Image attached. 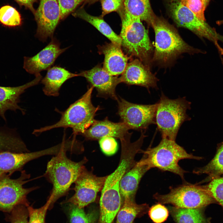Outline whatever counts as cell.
Returning a JSON list of instances; mask_svg holds the SVG:
<instances>
[{
	"instance_id": "d6a6232c",
	"label": "cell",
	"mask_w": 223,
	"mask_h": 223,
	"mask_svg": "<svg viewBox=\"0 0 223 223\" xmlns=\"http://www.w3.org/2000/svg\"><path fill=\"white\" fill-rule=\"evenodd\" d=\"M148 215L151 219L155 223H162L168 217L169 212L167 208L159 203L149 208Z\"/></svg>"
},
{
	"instance_id": "f1b7e54d",
	"label": "cell",
	"mask_w": 223,
	"mask_h": 223,
	"mask_svg": "<svg viewBox=\"0 0 223 223\" xmlns=\"http://www.w3.org/2000/svg\"><path fill=\"white\" fill-rule=\"evenodd\" d=\"M68 204L70 223H95L98 216L96 212L93 211L86 213L83 208H80L72 204Z\"/></svg>"
},
{
	"instance_id": "5b68a950",
	"label": "cell",
	"mask_w": 223,
	"mask_h": 223,
	"mask_svg": "<svg viewBox=\"0 0 223 223\" xmlns=\"http://www.w3.org/2000/svg\"><path fill=\"white\" fill-rule=\"evenodd\" d=\"M121 21V47L130 57L134 56L149 67L152 47L141 20L128 13L124 5L117 12Z\"/></svg>"
},
{
	"instance_id": "836d02e7",
	"label": "cell",
	"mask_w": 223,
	"mask_h": 223,
	"mask_svg": "<svg viewBox=\"0 0 223 223\" xmlns=\"http://www.w3.org/2000/svg\"><path fill=\"white\" fill-rule=\"evenodd\" d=\"M86 0H57L60 11V20L65 19Z\"/></svg>"
},
{
	"instance_id": "44dd1931",
	"label": "cell",
	"mask_w": 223,
	"mask_h": 223,
	"mask_svg": "<svg viewBox=\"0 0 223 223\" xmlns=\"http://www.w3.org/2000/svg\"><path fill=\"white\" fill-rule=\"evenodd\" d=\"M79 76V73H72L65 68L55 66L47 70L46 76L41 80L44 85L43 91L48 96L57 97L63 84L68 79Z\"/></svg>"
},
{
	"instance_id": "e575fe53",
	"label": "cell",
	"mask_w": 223,
	"mask_h": 223,
	"mask_svg": "<svg viewBox=\"0 0 223 223\" xmlns=\"http://www.w3.org/2000/svg\"><path fill=\"white\" fill-rule=\"evenodd\" d=\"M180 1L199 19L205 21L204 12L206 6L202 0H180Z\"/></svg>"
},
{
	"instance_id": "f546056e",
	"label": "cell",
	"mask_w": 223,
	"mask_h": 223,
	"mask_svg": "<svg viewBox=\"0 0 223 223\" xmlns=\"http://www.w3.org/2000/svg\"><path fill=\"white\" fill-rule=\"evenodd\" d=\"M0 22L9 27L20 26L22 19L19 12L13 7L6 5L0 8Z\"/></svg>"
},
{
	"instance_id": "2e32d148",
	"label": "cell",
	"mask_w": 223,
	"mask_h": 223,
	"mask_svg": "<svg viewBox=\"0 0 223 223\" xmlns=\"http://www.w3.org/2000/svg\"><path fill=\"white\" fill-rule=\"evenodd\" d=\"M35 77L33 81L20 86H0V117L6 122L7 121L6 113L8 110L14 112L19 110L23 115L25 114V110L19 105L20 96L27 89L37 85L41 80L42 77L40 74Z\"/></svg>"
},
{
	"instance_id": "1f68e13d",
	"label": "cell",
	"mask_w": 223,
	"mask_h": 223,
	"mask_svg": "<svg viewBox=\"0 0 223 223\" xmlns=\"http://www.w3.org/2000/svg\"><path fill=\"white\" fill-rule=\"evenodd\" d=\"M50 204V202L47 200L43 206L39 208H34L29 205L27 206L29 216L28 223H45L46 213Z\"/></svg>"
},
{
	"instance_id": "8992f818",
	"label": "cell",
	"mask_w": 223,
	"mask_h": 223,
	"mask_svg": "<svg viewBox=\"0 0 223 223\" xmlns=\"http://www.w3.org/2000/svg\"><path fill=\"white\" fill-rule=\"evenodd\" d=\"M94 87L91 86L79 99L71 104L63 112L60 111L59 120L51 125L35 129L33 134H40L59 128L72 129L74 135L83 133L93 124L94 117L99 107L94 106L91 101Z\"/></svg>"
},
{
	"instance_id": "ffe728a7",
	"label": "cell",
	"mask_w": 223,
	"mask_h": 223,
	"mask_svg": "<svg viewBox=\"0 0 223 223\" xmlns=\"http://www.w3.org/2000/svg\"><path fill=\"white\" fill-rule=\"evenodd\" d=\"M98 48L99 53L104 56V69L113 76L121 75L130 57L124 54L121 46L111 42Z\"/></svg>"
},
{
	"instance_id": "7c38bea8",
	"label": "cell",
	"mask_w": 223,
	"mask_h": 223,
	"mask_svg": "<svg viewBox=\"0 0 223 223\" xmlns=\"http://www.w3.org/2000/svg\"><path fill=\"white\" fill-rule=\"evenodd\" d=\"M107 177L97 176L85 167L74 183L75 193L63 203L84 208L94 201L98 193L103 187Z\"/></svg>"
},
{
	"instance_id": "484cf974",
	"label": "cell",
	"mask_w": 223,
	"mask_h": 223,
	"mask_svg": "<svg viewBox=\"0 0 223 223\" xmlns=\"http://www.w3.org/2000/svg\"><path fill=\"white\" fill-rule=\"evenodd\" d=\"M123 5L128 13L145 21L151 26L155 15L152 9L150 0H124Z\"/></svg>"
},
{
	"instance_id": "8fae6325",
	"label": "cell",
	"mask_w": 223,
	"mask_h": 223,
	"mask_svg": "<svg viewBox=\"0 0 223 223\" xmlns=\"http://www.w3.org/2000/svg\"><path fill=\"white\" fill-rule=\"evenodd\" d=\"M117 101L118 114L122 122L129 129L143 131L150 125L155 124L157 103L149 105L135 104L120 97Z\"/></svg>"
},
{
	"instance_id": "d6986e66",
	"label": "cell",
	"mask_w": 223,
	"mask_h": 223,
	"mask_svg": "<svg viewBox=\"0 0 223 223\" xmlns=\"http://www.w3.org/2000/svg\"><path fill=\"white\" fill-rule=\"evenodd\" d=\"M50 153L48 148L33 152H0V176L4 174L11 176L16 171H21L23 167L29 162L42 156L49 155Z\"/></svg>"
},
{
	"instance_id": "b9f144b4",
	"label": "cell",
	"mask_w": 223,
	"mask_h": 223,
	"mask_svg": "<svg viewBox=\"0 0 223 223\" xmlns=\"http://www.w3.org/2000/svg\"></svg>"
},
{
	"instance_id": "ab89813d",
	"label": "cell",
	"mask_w": 223,
	"mask_h": 223,
	"mask_svg": "<svg viewBox=\"0 0 223 223\" xmlns=\"http://www.w3.org/2000/svg\"><path fill=\"white\" fill-rule=\"evenodd\" d=\"M99 0H86L84 3V4H88L89 5H91L98 1Z\"/></svg>"
},
{
	"instance_id": "7402d4cb",
	"label": "cell",
	"mask_w": 223,
	"mask_h": 223,
	"mask_svg": "<svg viewBox=\"0 0 223 223\" xmlns=\"http://www.w3.org/2000/svg\"><path fill=\"white\" fill-rule=\"evenodd\" d=\"M146 165L137 163L129 170L122 177L120 184V192L124 199L134 197L139 182L145 173L148 170Z\"/></svg>"
},
{
	"instance_id": "7a4b0ae2",
	"label": "cell",
	"mask_w": 223,
	"mask_h": 223,
	"mask_svg": "<svg viewBox=\"0 0 223 223\" xmlns=\"http://www.w3.org/2000/svg\"><path fill=\"white\" fill-rule=\"evenodd\" d=\"M68 151L63 150L55 155L48 162L43 176L52 186L47 199L50 203V208L60 198L67 195L71 186L74 183L85 167L88 160L85 157L76 162L66 155Z\"/></svg>"
},
{
	"instance_id": "3957f363",
	"label": "cell",
	"mask_w": 223,
	"mask_h": 223,
	"mask_svg": "<svg viewBox=\"0 0 223 223\" xmlns=\"http://www.w3.org/2000/svg\"><path fill=\"white\" fill-rule=\"evenodd\" d=\"M140 153H143V156L137 162L138 164L147 166L149 169L156 168L170 172L179 176L182 179L186 171L179 165V161L184 159H203L202 157L188 153L175 141L166 138H162L157 146L149 147L145 151L142 150Z\"/></svg>"
},
{
	"instance_id": "52a82bcc",
	"label": "cell",
	"mask_w": 223,
	"mask_h": 223,
	"mask_svg": "<svg viewBox=\"0 0 223 223\" xmlns=\"http://www.w3.org/2000/svg\"><path fill=\"white\" fill-rule=\"evenodd\" d=\"M157 104L155 123L162 138L175 141L181 125L190 119L186 112L191 103L183 97L169 99L162 93Z\"/></svg>"
},
{
	"instance_id": "8d00e7d4",
	"label": "cell",
	"mask_w": 223,
	"mask_h": 223,
	"mask_svg": "<svg viewBox=\"0 0 223 223\" xmlns=\"http://www.w3.org/2000/svg\"><path fill=\"white\" fill-rule=\"evenodd\" d=\"M99 144L105 154L111 155L115 154L118 149V144L115 138L111 137L103 138L99 140Z\"/></svg>"
},
{
	"instance_id": "4fadbf2b",
	"label": "cell",
	"mask_w": 223,
	"mask_h": 223,
	"mask_svg": "<svg viewBox=\"0 0 223 223\" xmlns=\"http://www.w3.org/2000/svg\"><path fill=\"white\" fill-rule=\"evenodd\" d=\"M33 15L37 24L35 37L43 42L49 37H53L60 20L57 0H40L39 6Z\"/></svg>"
},
{
	"instance_id": "4316f807",
	"label": "cell",
	"mask_w": 223,
	"mask_h": 223,
	"mask_svg": "<svg viewBox=\"0 0 223 223\" xmlns=\"http://www.w3.org/2000/svg\"><path fill=\"white\" fill-rule=\"evenodd\" d=\"M193 173L198 175L206 174L208 175L200 183L209 182L223 175V142L218 144L213 158L205 166L196 168Z\"/></svg>"
},
{
	"instance_id": "83f0119b",
	"label": "cell",
	"mask_w": 223,
	"mask_h": 223,
	"mask_svg": "<svg viewBox=\"0 0 223 223\" xmlns=\"http://www.w3.org/2000/svg\"><path fill=\"white\" fill-rule=\"evenodd\" d=\"M170 212L176 223H208L202 208H183L170 207Z\"/></svg>"
},
{
	"instance_id": "ac0fdd59",
	"label": "cell",
	"mask_w": 223,
	"mask_h": 223,
	"mask_svg": "<svg viewBox=\"0 0 223 223\" xmlns=\"http://www.w3.org/2000/svg\"><path fill=\"white\" fill-rule=\"evenodd\" d=\"M128 127L123 122H114L107 117L101 120H95L91 125L82 134L88 140H99L107 137L120 140L130 133Z\"/></svg>"
},
{
	"instance_id": "9a60e30c",
	"label": "cell",
	"mask_w": 223,
	"mask_h": 223,
	"mask_svg": "<svg viewBox=\"0 0 223 223\" xmlns=\"http://www.w3.org/2000/svg\"><path fill=\"white\" fill-rule=\"evenodd\" d=\"M68 48H61L59 41L52 37L48 45L36 55L24 57L23 68L27 72L35 76L50 68L57 58Z\"/></svg>"
},
{
	"instance_id": "60d3db41",
	"label": "cell",
	"mask_w": 223,
	"mask_h": 223,
	"mask_svg": "<svg viewBox=\"0 0 223 223\" xmlns=\"http://www.w3.org/2000/svg\"><path fill=\"white\" fill-rule=\"evenodd\" d=\"M205 4L206 7L208 4L210 0H202Z\"/></svg>"
},
{
	"instance_id": "d590c367",
	"label": "cell",
	"mask_w": 223,
	"mask_h": 223,
	"mask_svg": "<svg viewBox=\"0 0 223 223\" xmlns=\"http://www.w3.org/2000/svg\"><path fill=\"white\" fill-rule=\"evenodd\" d=\"M124 0H100L102 12L100 16L103 17L114 11L117 12L123 6Z\"/></svg>"
},
{
	"instance_id": "74e56055",
	"label": "cell",
	"mask_w": 223,
	"mask_h": 223,
	"mask_svg": "<svg viewBox=\"0 0 223 223\" xmlns=\"http://www.w3.org/2000/svg\"><path fill=\"white\" fill-rule=\"evenodd\" d=\"M26 206L22 205L18 210L14 220V223H28V214L26 209L24 208Z\"/></svg>"
},
{
	"instance_id": "e0dca14e",
	"label": "cell",
	"mask_w": 223,
	"mask_h": 223,
	"mask_svg": "<svg viewBox=\"0 0 223 223\" xmlns=\"http://www.w3.org/2000/svg\"><path fill=\"white\" fill-rule=\"evenodd\" d=\"M121 83L145 87L157 88L158 79L150 71L149 67L138 59L132 60L119 77Z\"/></svg>"
},
{
	"instance_id": "603a6c76",
	"label": "cell",
	"mask_w": 223,
	"mask_h": 223,
	"mask_svg": "<svg viewBox=\"0 0 223 223\" xmlns=\"http://www.w3.org/2000/svg\"><path fill=\"white\" fill-rule=\"evenodd\" d=\"M29 151L15 129L6 125L0 126V152L21 153Z\"/></svg>"
},
{
	"instance_id": "cb8c5ba5",
	"label": "cell",
	"mask_w": 223,
	"mask_h": 223,
	"mask_svg": "<svg viewBox=\"0 0 223 223\" xmlns=\"http://www.w3.org/2000/svg\"><path fill=\"white\" fill-rule=\"evenodd\" d=\"M72 15L90 23L100 32L107 38L111 42L121 46L122 40L120 36L116 34L110 26L104 20L103 17L94 16L88 13L81 7L72 13Z\"/></svg>"
},
{
	"instance_id": "30bf717a",
	"label": "cell",
	"mask_w": 223,
	"mask_h": 223,
	"mask_svg": "<svg viewBox=\"0 0 223 223\" xmlns=\"http://www.w3.org/2000/svg\"><path fill=\"white\" fill-rule=\"evenodd\" d=\"M20 172V176L16 179L11 178L8 174L0 176V210L9 211L18 206H28L27 195L38 188H24V185L31 180V176L24 170Z\"/></svg>"
},
{
	"instance_id": "4dcf8cb0",
	"label": "cell",
	"mask_w": 223,
	"mask_h": 223,
	"mask_svg": "<svg viewBox=\"0 0 223 223\" xmlns=\"http://www.w3.org/2000/svg\"><path fill=\"white\" fill-rule=\"evenodd\" d=\"M201 186L216 202L223 207V176L215 178L208 184Z\"/></svg>"
},
{
	"instance_id": "f35d334b",
	"label": "cell",
	"mask_w": 223,
	"mask_h": 223,
	"mask_svg": "<svg viewBox=\"0 0 223 223\" xmlns=\"http://www.w3.org/2000/svg\"><path fill=\"white\" fill-rule=\"evenodd\" d=\"M20 5L23 6L30 10L34 14L36 10L33 7L34 4L38 0H14Z\"/></svg>"
},
{
	"instance_id": "ba28073f",
	"label": "cell",
	"mask_w": 223,
	"mask_h": 223,
	"mask_svg": "<svg viewBox=\"0 0 223 223\" xmlns=\"http://www.w3.org/2000/svg\"><path fill=\"white\" fill-rule=\"evenodd\" d=\"M169 13L177 25L190 30L201 38L207 39L212 42L221 54L223 50L218 41L223 40L213 28L205 21L199 19L188 8L182 5L180 0H165Z\"/></svg>"
},
{
	"instance_id": "6da1fadb",
	"label": "cell",
	"mask_w": 223,
	"mask_h": 223,
	"mask_svg": "<svg viewBox=\"0 0 223 223\" xmlns=\"http://www.w3.org/2000/svg\"><path fill=\"white\" fill-rule=\"evenodd\" d=\"M131 134L120 140L121 152L118 165L115 170L107 176L102 190L100 199V208L108 213L118 211L121 205V197L120 192V184L124 175L137 162L135 158L140 153L143 140L146 136L142 131L141 136L136 141L131 142Z\"/></svg>"
},
{
	"instance_id": "5bb4252c",
	"label": "cell",
	"mask_w": 223,
	"mask_h": 223,
	"mask_svg": "<svg viewBox=\"0 0 223 223\" xmlns=\"http://www.w3.org/2000/svg\"><path fill=\"white\" fill-rule=\"evenodd\" d=\"M79 74V76L85 78L92 86L96 88L98 96L118 100L116 88L121 83L119 77L111 75L99 65Z\"/></svg>"
},
{
	"instance_id": "9c48e42d",
	"label": "cell",
	"mask_w": 223,
	"mask_h": 223,
	"mask_svg": "<svg viewBox=\"0 0 223 223\" xmlns=\"http://www.w3.org/2000/svg\"><path fill=\"white\" fill-rule=\"evenodd\" d=\"M154 199L161 204H171L183 208H203L212 203L215 199L197 184H186L170 188L168 194L155 193Z\"/></svg>"
},
{
	"instance_id": "d4e9b609",
	"label": "cell",
	"mask_w": 223,
	"mask_h": 223,
	"mask_svg": "<svg viewBox=\"0 0 223 223\" xmlns=\"http://www.w3.org/2000/svg\"><path fill=\"white\" fill-rule=\"evenodd\" d=\"M134 197L124 199L123 205L117 213L116 223H132L135 218L142 216L148 211L146 203L138 204Z\"/></svg>"
},
{
	"instance_id": "277c9868",
	"label": "cell",
	"mask_w": 223,
	"mask_h": 223,
	"mask_svg": "<svg viewBox=\"0 0 223 223\" xmlns=\"http://www.w3.org/2000/svg\"><path fill=\"white\" fill-rule=\"evenodd\" d=\"M151 26L154 30L155 37L154 61L167 63L183 53H204L187 44L174 27L163 17L155 15Z\"/></svg>"
}]
</instances>
